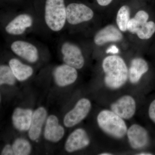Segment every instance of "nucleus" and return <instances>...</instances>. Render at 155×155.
<instances>
[{
    "label": "nucleus",
    "mask_w": 155,
    "mask_h": 155,
    "mask_svg": "<svg viewBox=\"0 0 155 155\" xmlns=\"http://www.w3.org/2000/svg\"><path fill=\"white\" fill-rule=\"evenodd\" d=\"M102 67L105 73V84L108 88L118 89L126 83L128 70L122 58L116 55L108 56L103 61Z\"/></svg>",
    "instance_id": "nucleus-1"
},
{
    "label": "nucleus",
    "mask_w": 155,
    "mask_h": 155,
    "mask_svg": "<svg viewBox=\"0 0 155 155\" xmlns=\"http://www.w3.org/2000/svg\"><path fill=\"white\" fill-rule=\"evenodd\" d=\"M98 125L107 135L120 139L127 134V125L124 119L112 110H105L101 111L97 117Z\"/></svg>",
    "instance_id": "nucleus-2"
},
{
    "label": "nucleus",
    "mask_w": 155,
    "mask_h": 155,
    "mask_svg": "<svg viewBox=\"0 0 155 155\" xmlns=\"http://www.w3.org/2000/svg\"><path fill=\"white\" fill-rule=\"evenodd\" d=\"M45 17L50 29L54 31L62 30L67 20V7L64 0H46Z\"/></svg>",
    "instance_id": "nucleus-3"
},
{
    "label": "nucleus",
    "mask_w": 155,
    "mask_h": 155,
    "mask_svg": "<svg viewBox=\"0 0 155 155\" xmlns=\"http://www.w3.org/2000/svg\"><path fill=\"white\" fill-rule=\"evenodd\" d=\"M94 15L92 10L83 4L71 3L67 7V20L71 25L89 21Z\"/></svg>",
    "instance_id": "nucleus-4"
},
{
    "label": "nucleus",
    "mask_w": 155,
    "mask_h": 155,
    "mask_svg": "<svg viewBox=\"0 0 155 155\" xmlns=\"http://www.w3.org/2000/svg\"><path fill=\"white\" fill-rule=\"evenodd\" d=\"M91 107L89 100L81 99L74 108L66 114L64 120V125L66 127H71L80 123L88 115Z\"/></svg>",
    "instance_id": "nucleus-5"
},
{
    "label": "nucleus",
    "mask_w": 155,
    "mask_h": 155,
    "mask_svg": "<svg viewBox=\"0 0 155 155\" xmlns=\"http://www.w3.org/2000/svg\"><path fill=\"white\" fill-rule=\"evenodd\" d=\"M61 51L65 64L76 69L83 67L84 58L81 50L76 45L66 42L62 45Z\"/></svg>",
    "instance_id": "nucleus-6"
},
{
    "label": "nucleus",
    "mask_w": 155,
    "mask_h": 155,
    "mask_svg": "<svg viewBox=\"0 0 155 155\" xmlns=\"http://www.w3.org/2000/svg\"><path fill=\"white\" fill-rule=\"evenodd\" d=\"M111 110L124 119H131L135 114L136 104L130 95L123 96L110 106Z\"/></svg>",
    "instance_id": "nucleus-7"
},
{
    "label": "nucleus",
    "mask_w": 155,
    "mask_h": 155,
    "mask_svg": "<svg viewBox=\"0 0 155 155\" xmlns=\"http://www.w3.org/2000/svg\"><path fill=\"white\" fill-rule=\"evenodd\" d=\"M127 137L130 147L134 150L145 147L149 142V136L146 129L141 125L134 124L127 130Z\"/></svg>",
    "instance_id": "nucleus-8"
},
{
    "label": "nucleus",
    "mask_w": 155,
    "mask_h": 155,
    "mask_svg": "<svg viewBox=\"0 0 155 155\" xmlns=\"http://www.w3.org/2000/svg\"><path fill=\"white\" fill-rule=\"evenodd\" d=\"M11 49L17 55L30 63H35L38 60L37 48L28 42L16 41L11 44Z\"/></svg>",
    "instance_id": "nucleus-9"
},
{
    "label": "nucleus",
    "mask_w": 155,
    "mask_h": 155,
    "mask_svg": "<svg viewBox=\"0 0 155 155\" xmlns=\"http://www.w3.org/2000/svg\"><path fill=\"white\" fill-rule=\"evenodd\" d=\"M90 142L86 131L82 128H78L69 136L65 144V149L68 152H73L88 146Z\"/></svg>",
    "instance_id": "nucleus-10"
},
{
    "label": "nucleus",
    "mask_w": 155,
    "mask_h": 155,
    "mask_svg": "<svg viewBox=\"0 0 155 155\" xmlns=\"http://www.w3.org/2000/svg\"><path fill=\"white\" fill-rule=\"evenodd\" d=\"M54 76L58 86L64 87L75 82L77 78L78 72L75 68L65 64L56 68L54 70Z\"/></svg>",
    "instance_id": "nucleus-11"
},
{
    "label": "nucleus",
    "mask_w": 155,
    "mask_h": 155,
    "mask_svg": "<svg viewBox=\"0 0 155 155\" xmlns=\"http://www.w3.org/2000/svg\"><path fill=\"white\" fill-rule=\"evenodd\" d=\"M127 29L130 33L136 34L141 39H148L155 32V23L150 21L139 23L134 18L130 19L127 24Z\"/></svg>",
    "instance_id": "nucleus-12"
},
{
    "label": "nucleus",
    "mask_w": 155,
    "mask_h": 155,
    "mask_svg": "<svg viewBox=\"0 0 155 155\" xmlns=\"http://www.w3.org/2000/svg\"><path fill=\"white\" fill-rule=\"evenodd\" d=\"M123 38L120 31L115 25H107L98 31L94 37V42L97 45H102L110 42L119 41Z\"/></svg>",
    "instance_id": "nucleus-13"
},
{
    "label": "nucleus",
    "mask_w": 155,
    "mask_h": 155,
    "mask_svg": "<svg viewBox=\"0 0 155 155\" xmlns=\"http://www.w3.org/2000/svg\"><path fill=\"white\" fill-rule=\"evenodd\" d=\"M33 19L30 15L21 14L14 18L5 27L7 33L12 35H20L32 25Z\"/></svg>",
    "instance_id": "nucleus-14"
},
{
    "label": "nucleus",
    "mask_w": 155,
    "mask_h": 155,
    "mask_svg": "<svg viewBox=\"0 0 155 155\" xmlns=\"http://www.w3.org/2000/svg\"><path fill=\"white\" fill-rule=\"evenodd\" d=\"M64 132V127L59 125L58 118L54 115L49 116L45 129L46 139L52 142H57L63 137Z\"/></svg>",
    "instance_id": "nucleus-15"
},
{
    "label": "nucleus",
    "mask_w": 155,
    "mask_h": 155,
    "mask_svg": "<svg viewBox=\"0 0 155 155\" xmlns=\"http://www.w3.org/2000/svg\"><path fill=\"white\" fill-rule=\"evenodd\" d=\"M32 111L30 109L17 108L12 116V121L14 127L20 131H25L30 128L32 119Z\"/></svg>",
    "instance_id": "nucleus-16"
},
{
    "label": "nucleus",
    "mask_w": 155,
    "mask_h": 155,
    "mask_svg": "<svg viewBox=\"0 0 155 155\" xmlns=\"http://www.w3.org/2000/svg\"><path fill=\"white\" fill-rule=\"evenodd\" d=\"M46 116V110L42 107L34 112L28 132V136L31 140H36L39 137Z\"/></svg>",
    "instance_id": "nucleus-17"
},
{
    "label": "nucleus",
    "mask_w": 155,
    "mask_h": 155,
    "mask_svg": "<svg viewBox=\"0 0 155 155\" xmlns=\"http://www.w3.org/2000/svg\"><path fill=\"white\" fill-rule=\"evenodd\" d=\"M149 69V66L146 61L141 58H134L131 61L128 71V77L131 83H138L142 76Z\"/></svg>",
    "instance_id": "nucleus-18"
},
{
    "label": "nucleus",
    "mask_w": 155,
    "mask_h": 155,
    "mask_svg": "<svg viewBox=\"0 0 155 155\" xmlns=\"http://www.w3.org/2000/svg\"><path fill=\"white\" fill-rule=\"evenodd\" d=\"M9 66L15 77L19 81L26 80L33 74V70L31 67L22 64L18 59H11Z\"/></svg>",
    "instance_id": "nucleus-19"
},
{
    "label": "nucleus",
    "mask_w": 155,
    "mask_h": 155,
    "mask_svg": "<svg viewBox=\"0 0 155 155\" xmlns=\"http://www.w3.org/2000/svg\"><path fill=\"white\" fill-rule=\"evenodd\" d=\"M130 11L127 6H123L117 13L116 22L119 29L121 31L127 30V24L130 20Z\"/></svg>",
    "instance_id": "nucleus-20"
},
{
    "label": "nucleus",
    "mask_w": 155,
    "mask_h": 155,
    "mask_svg": "<svg viewBox=\"0 0 155 155\" xmlns=\"http://www.w3.org/2000/svg\"><path fill=\"white\" fill-rule=\"evenodd\" d=\"M15 155H27L31 150V146L27 140L23 138L17 139L12 146Z\"/></svg>",
    "instance_id": "nucleus-21"
},
{
    "label": "nucleus",
    "mask_w": 155,
    "mask_h": 155,
    "mask_svg": "<svg viewBox=\"0 0 155 155\" xmlns=\"http://www.w3.org/2000/svg\"><path fill=\"white\" fill-rule=\"evenodd\" d=\"M15 77L10 67L7 65H1L0 67V84L14 85L15 83Z\"/></svg>",
    "instance_id": "nucleus-22"
},
{
    "label": "nucleus",
    "mask_w": 155,
    "mask_h": 155,
    "mask_svg": "<svg viewBox=\"0 0 155 155\" xmlns=\"http://www.w3.org/2000/svg\"><path fill=\"white\" fill-rule=\"evenodd\" d=\"M149 18L147 13L144 11H140L136 14L134 18L139 22L143 23L147 22Z\"/></svg>",
    "instance_id": "nucleus-23"
},
{
    "label": "nucleus",
    "mask_w": 155,
    "mask_h": 155,
    "mask_svg": "<svg viewBox=\"0 0 155 155\" xmlns=\"http://www.w3.org/2000/svg\"><path fill=\"white\" fill-rule=\"evenodd\" d=\"M148 114L150 119L155 124V100L150 104Z\"/></svg>",
    "instance_id": "nucleus-24"
},
{
    "label": "nucleus",
    "mask_w": 155,
    "mask_h": 155,
    "mask_svg": "<svg viewBox=\"0 0 155 155\" xmlns=\"http://www.w3.org/2000/svg\"><path fill=\"white\" fill-rule=\"evenodd\" d=\"M1 155H14L12 147L10 145H7L5 147L2 151Z\"/></svg>",
    "instance_id": "nucleus-25"
},
{
    "label": "nucleus",
    "mask_w": 155,
    "mask_h": 155,
    "mask_svg": "<svg viewBox=\"0 0 155 155\" xmlns=\"http://www.w3.org/2000/svg\"><path fill=\"white\" fill-rule=\"evenodd\" d=\"M107 53H112V54H117L119 52V50L117 47L115 45H112L110 48H108V49L106 51Z\"/></svg>",
    "instance_id": "nucleus-26"
},
{
    "label": "nucleus",
    "mask_w": 155,
    "mask_h": 155,
    "mask_svg": "<svg viewBox=\"0 0 155 155\" xmlns=\"http://www.w3.org/2000/svg\"><path fill=\"white\" fill-rule=\"evenodd\" d=\"M113 0H97L98 4L100 5L106 6L108 5L112 2Z\"/></svg>",
    "instance_id": "nucleus-27"
},
{
    "label": "nucleus",
    "mask_w": 155,
    "mask_h": 155,
    "mask_svg": "<svg viewBox=\"0 0 155 155\" xmlns=\"http://www.w3.org/2000/svg\"><path fill=\"white\" fill-rule=\"evenodd\" d=\"M137 155H153L152 153L149 152H141L139 153L138 154H137Z\"/></svg>",
    "instance_id": "nucleus-28"
},
{
    "label": "nucleus",
    "mask_w": 155,
    "mask_h": 155,
    "mask_svg": "<svg viewBox=\"0 0 155 155\" xmlns=\"http://www.w3.org/2000/svg\"><path fill=\"white\" fill-rule=\"evenodd\" d=\"M100 155H113V154L111 153H107V152H105L101 153L100 154Z\"/></svg>",
    "instance_id": "nucleus-29"
}]
</instances>
